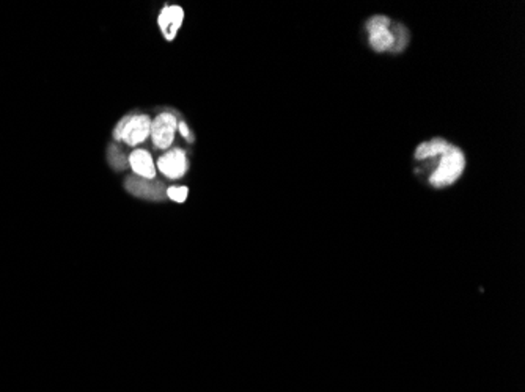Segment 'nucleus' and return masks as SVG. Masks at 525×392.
<instances>
[{
  "label": "nucleus",
  "mask_w": 525,
  "mask_h": 392,
  "mask_svg": "<svg viewBox=\"0 0 525 392\" xmlns=\"http://www.w3.org/2000/svg\"><path fill=\"white\" fill-rule=\"evenodd\" d=\"M464 168H466V155H464L460 148L450 146L442 154L440 164L430 178V182L433 187L444 189V187L455 184L460 179V176L464 173Z\"/></svg>",
  "instance_id": "1"
},
{
  "label": "nucleus",
  "mask_w": 525,
  "mask_h": 392,
  "mask_svg": "<svg viewBox=\"0 0 525 392\" xmlns=\"http://www.w3.org/2000/svg\"><path fill=\"white\" fill-rule=\"evenodd\" d=\"M152 134V119L147 114L126 117L115 128V138L123 140L129 146H137L143 143Z\"/></svg>",
  "instance_id": "2"
},
{
  "label": "nucleus",
  "mask_w": 525,
  "mask_h": 392,
  "mask_svg": "<svg viewBox=\"0 0 525 392\" xmlns=\"http://www.w3.org/2000/svg\"><path fill=\"white\" fill-rule=\"evenodd\" d=\"M391 22L385 16H374L368 21L366 28L370 33V44L376 52L395 49V35L390 30Z\"/></svg>",
  "instance_id": "3"
},
{
  "label": "nucleus",
  "mask_w": 525,
  "mask_h": 392,
  "mask_svg": "<svg viewBox=\"0 0 525 392\" xmlns=\"http://www.w3.org/2000/svg\"><path fill=\"white\" fill-rule=\"evenodd\" d=\"M124 187L131 195H134L137 198H143V200L158 201L167 195L164 184L159 182V180H152V179H145L138 176H129L128 179H126Z\"/></svg>",
  "instance_id": "4"
},
{
  "label": "nucleus",
  "mask_w": 525,
  "mask_h": 392,
  "mask_svg": "<svg viewBox=\"0 0 525 392\" xmlns=\"http://www.w3.org/2000/svg\"><path fill=\"white\" fill-rule=\"evenodd\" d=\"M178 130L177 117L170 113H162L152 123V138L156 146L161 149L170 148L175 134Z\"/></svg>",
  "instance_id": "5"
},
{
  "label": "nucleus",
  "mask_w": 525,
  "mask_h": 392,
  "mask_svg": "<svg viewBox=\"0 0 525 392\" xmlns=\"http://www.w3.org/2000/svg\"><path fill=\"white\" fill-rule=\"evenodd\" d=\"M184 21V10L178 5H170V7L162 8L158 17V24L161 27V32L164 35L167 41H173L177 38L178 30L183 26Z\"/></svg>",
  "instance_id": "6"
},
{
  "label": "nucleus",
  "mask_w": 525,
  "mask_h": 392,
  "mask_svg": "<svg viewBox=\"0 0 525 392\" xmlns=\"http://www.w3.org/2000/svg\"><path fill=\"white\" fill-rule=\"evenodd\" d=\"M161 173L168 179L183 178L187 171V159L183 149H173L165 155H162L158 162Z\"/></svg>",
  "instance_id": "7"
},
{
  "label": "nucleus",
  "mask_w": 525,
  "mask_h": 392,
  "mask_svg": "<svg viewBox=\"0 0 525 392\" xmlns=\"http://www.w3.org/2000/svg\"><path fill=\"white\" fill-rule=\"evenodd\" d=\"M129 165L134 170L136 176L145 179H154L156 176V167L153 162V157L147 151L137 149L129 157Z\"/></svg>",
  "instance_id": "8"
},
{
  "label": "nucleus",
  "mask_w": 525,
  "mask_h": 392,
  "mask_svg": "<svg viewBox=\"0 0 525 392\" xmlns=\"http://www.w3.org/2000/svg\"><path fill=\"white\" fill-rule=\"evenodd\" d=\"M449 148H450V144L446 143L444 138H433V140L420 144L417 151H415V159L425 160V159H431V157L439 155V154L442 155Z\"/></svg>",
  "instance_id": "9"
},
{
  "label": "nucleus",
  "mask_w": 525,
  "mask_h": 392,
  "mask_svg": "<svg viewBox=\"0 0 525 392\" xmlns=\"http://www.w3.org/2000/svg\"><path fill=\"white\" fill-rule=\"evenodd\" d=\"M108 162L115 170H123L126 167V157L117 146H111V149H108Z\"/></svg>",
  "instance_id": "10"
},
{
  "label": "nucleus",
  "mask_w": 525,
  "mask_h": 392,
  "mask_svg": "<svg viewBox=\"0 0 525 392\" xmlns=\"http://www.w3.org/2000/svg\"><path fill=\"white\" fill-rule=\"evenodd\" d=\"M187 195H189L187 187H170L167 190V196L175 203H184L187 200Z\"/></svg>",
  "instance_id": "11"
},
{
  "label": "nucleus",
  "mask_w": 525,
  "mask_h": 392,
  "mask_svg": "<svg viewBox=\"0 0 525 392\" xmlns=\"http://www.w3.org/2000/svg\"><path fill=\"white\" fill-rule=\"evenodd\" d=\"M178 130H179V134L186 138V140H189L191 143L194 142V135H192L191 129L187 128V126L184 123H178Z\"/></svg>",
  "instance_id": "12"
}]
</instances>
